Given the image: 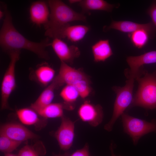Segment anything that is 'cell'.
I'll list each match as a JSON object with an SVG mask.
<instances>
[{
    "mask_svg": "<svg viewBox=\"0 0 156 156\" xmlns=\"http://www.w3.org/2000/svg\"><path fill=\"white\" fill-rule=\"evenodd\" d=\"M4 156H18V155H17L15 154H14L11 153H7L5 154Z\"/></svg>",
    "mask_w": 156,
    "mask_h": 156,
    "instance_id": "obj_32",
    "label": "cell"
},
{
    "mask_svg": "<svg viewBox=\"0 0 156 156\" xmlns=\"http://www.w3.org/2000/svg\"><path fill=\"white\" fill-rule=\"evenodd\" d=\"M94 61L104 62L111 57L113 53L108 40H100L91 47Z\"/></svg>",
    "mask_w": 156,
    "mask_h": 156,
    "instance_id": "obj_17",
    "label": "cell"
},
{
    "mask_svg": "<svg viewBox=\"0 0 156 156\" xmlns=\"http://www.w3.org/2000/svg\"><path fill=\"white\" fill-rule=\"evenodd\" d=\"M60 125L54 133L60 149L67 151L71 147L75 136V122L64 116Z\"/></svg>",
    "mask_w": 156,
    "mask_h": 156,
    "instance_id": "obj_9",
    "label": "cell"
},
{
    "mask_svg": "<svg viewBox=\"0 0 156 156\" xmlns=\"http://www.w3.org/2000/svg\"><path fill=\"white\" fill-rule=\"evenodd\" d=\"M79 0H69V2L70 4H73L75 3H78Z\"/></svg>",
    "mask_w": 156,
    "mask_h": 156,
    "instance_id": "obj_31",
    "label": "cell"
},
{
    "mask_svg": "<svg viewBox=\"0 0 156 156\" xmlns=\"http://www.w3.org/2000/svg\"><path fill=\"white\" fill-rule=\"evenodd\" d=\"M126 61L130 69L125 71V76L136 80L144 74L145 71L143 69L144 65L156 63V51H149L139 56H129Z\"/></svg>",
    "mask_w": 156,
    "mask_h": 156,
    "instance_id": "obj_7",
    "label": "cell"
},
{
    "mask_svg": "<svg viewBox=\"0 0 156 156\" xmlns=\"http://www.w3.org/2000/svg\"><path fill=\"white\" fill-rule=\"evenodd\" d=\"M127 77V80L124 86H114L112 88L116 96L114 104L112 118L104 127V129L108 131L112 130L116 120L132 103L133 98V89L135 79L130 77Z\"/></svg>",
    "mask_w": 156,
    "mask_h": 156,
    "instance_id": "obj_4",
    "label": "cell"
},
{
    "mask_svg": "<svg viewBox=\"0 0 156 156\" xmlns=\"http://www.w3.org/2000/svg\"><path fill=\"white\" fill-rule=\"evenodd\" d=\"M113 29L124 33H132L138 30L144 29L155 34L156 28L152 22L141 24L129 21H113L106 29Z\"/></svg>",
    "mask_w": 156,
    "mask_h": 156,
    "instance_id": "obj_14",
    "label": "cell"
},
{
    "mask_svg": "<svg viewBox=\"0 0 156 156\" xmlns=\"http://www.w3.org/2000/svg\"><path fill=\"white\" fill-rule=\"evenodd\" d=\"M69 156H90L88 144L86 143L83 148L77 150Z\"/></svg>",
    "mask_w": 156,
    "mask_h": 156,
    "instance_id": "obj_28",
    "label": "cell"
},
{
    "mask_svg": "<svg viewBox=\"0 0 156 156\" xmlns=\"http://www.w3.org/2000/svg\"><path fill=\"white\" fill-rule=\"evenodd\" d=\"M63 85L56 76L36 101L31 104L30 108L35 110L51 103L54 98L55 90Z\"/></svg>",
    "mask_w": 156,
    "mask_h": 156,
    "instance_id": "obj_15",
    "label": "cell"
},
{
    "mask_svg": "<svg viewBox=\"0 0 156 156\" xmlns=\"http://www.w3.org/2000/svg\"><path fill=\"white\" fill-rule=\"evenodd\" d=\"M83 12L91 10H101L110 12L115 5L103 0H79L78 3Z\"/></svg>",
    "mask_w": 156,
    "mask_h": 156,
    "instance_id": "obj_18",
    "label": "cell"
},
{
    "mask_svg": "<svg viewBox=\"0 0 156 156\" xmlns=\"http://www.w3.org/2000/svg\"><path fill=\"white\" fill-rule=\"evenodd\" d=\"M154 34L146 30L141 29L129 34L128 36L133 45L141 49L146 44L149 39Z\"/></svg>",
    "mask_w": 156,
    "mask_h": 156,
    "instance_id": "obj_22",
    "label": "cell"
},
{
    "mask_svg": "<svg viewBox=\"0 0 156 156\" xmlns=\"http://www.w3.org/2000/svg\"><path fill=\"white\" fill-rule=\"evenodd\" d=\"M60 96L64 101V103L73 109L74 108L73 104L79 95L74 86L71 85H66L61 90Z\"/></svg>",
    "mask_w": 156,
    "mask_h": 156,
    "instance_id": "obj_23",
    "label": "cell"
},
{
    "mask_svg": "<svg viewBox=\"0 0 156 156\" xmlns=\"http://www.w3.org/2000/svg\"><path fill=\"white\" fill-rule=\"evenodd\" d=\"M4 15H5L4 12H3L2 11L0 10V18H2Z\"/></svg>",
    "mask_w": 156,
    "mask_h": 156,
    "instance_id": "obj_33",
    "label": "cell"
},
{
    "mask_svg": "<svg viewBox=\"0 0 156 156\" xmlns=\"http://www.w3.org/2000/svg\"><path fill=\"white\" fill-rule=\"evenodd\" d=\"M17 116L20 121L27 125H34L40 120L38 114L31 108L20 109L16 111Z\"/></svg>",
    "mask_w": 156,
    "mask_h": 156,
    "instance_id": "obj_21",
    "label": "cell"
},
{
    "mask_svg": "<svg viewBox=\"0 0 156 156\" xmlns=\"http://www.w3.org/2000/svg\"><path fill=\"white\" fill-rule=\"evenodd\" d=\"M0 134L21 142L38 137V135L23 125L15 123H8L2 125L0 127Z\"/></svg>",
    "mask_w": 156,
    "mask_h": 156,
    "instance_id": "obj_11",
    "label": "cell"
},
{
    "mask_svg": "<svg viewBox=\"0 0 156 156\" xmlns=\"http://www.w3.org/2000/svg\"><path fill=\"white\" fill-rule=\"evenodd\" d=\"M55 74V70L47 64L38 66L34 71V75L37 81L44 86L48 85L54 79Z\"/></svg>",
    "mask_w": 156,
    "mask_h": 156,
    "instance_id": "obj_20",
    "label": "cell"
},
{
    "mask_svg": "<svg viewBox=\"0 0 156 156\" xmlns=\"http://www.w3.org/2000/svg\"><path fill=\"white\" fill-rule=\"evenodd\" d=\"M147 13L150 16L152 23L156 28V1L153 2L147 11Z\"/></svg>",
    "mask_w": 156,
    "mask_h": 156,
    "instance_id": "obj_27",
    "label": "cell"
},
{
    "mask_svg": "<svg viewBox=\"0 0 156 156\" xmlns=\"http://www.w3.org/2000/svg\"><path fill=\"white\" fill-rule=\"evenodd\" d=\"M48 2L50 12L49 21L44 25L46 36L70 22L86 21L83 14L77 12L61 1L50 0Z\"/></svg>",
    "mask_w": 156,
    "mask_h": 156,
    "instance_id": "obj_2",
    "label": "cell"
},
{
    "mask_svg": "<svg viewBox=\"0 0 156 156\" xmlns=\"http://www.w3.org/2000/svg\"><path fill=\"white\" fill-rule=\"evenodd\" d=\"M48 5L44 1H37L31 5L29 10L30 18L31 21L38 25H44L49 20L50 12Z\"/></svg>",
    "mask_w": 156,
    "mask_h": 156,
    "instance_id": "obj_16",
    "label": "cell"
},
{
    "mask_svg": "<svg viewBox=\"0 0 156 156\" xmlns=\"http://www.w3.org/2000/svg\"><path fill=\"white\" fill-rule=\"evenodd\" d=\"M90 79H84L79 81L72 85L74 86L78 92L79 96L84 99L89 96L91 92Z\"/></svg>",
    "mask_w": 156,
    "mask_h": 156,
    "instance_id": "obj_25",
    "label": "cell"
},
{
    "mask_svg": "<svg viewBox=\"0 0 156 156\" xmlns=\"http://www.w3.org/2000/svg\"><path fill=\"white\" fill-rule=\"evenodd\" d=\"M90 29L87 26L66 25L49 34L47 37L53 39L66 38L73 42L81 40Z\"/></svg>",
    "mask_w": 156,
    "mask_h": 156,
    "instance_id": "obj_8",
    "label": "cell"
},
{
    "mask_svg": "<svg viewBox=\"0 0 156 156\" xmlns=\"http://www.w3.org/2000/svg\"><path fill=\"white\" fill-rule=\"evenodd\" d=\"M121 116L124 131L131 138L134 145L144 135L151 132L156 133V119L148 122L124 113Z\"/></svg>",
    "mask_w": 156,
    "mask_h": 156,
    "instance_id": "obj_5",
    "label": "cell"
},
{
    "mask_svg": "<svg viewBox=\"0 0 156 156\" xmlns=\"http://www.w3.org/2000/svg\"><path fill=\"white\" fill-rule=\"evenodd\" d=\"M78 114L83 122L92 127H96L102 122L103 117V108L99 104L94 105L86 101L79 108Z\"/></svg>",
    "mask_w": 156,
    "mask_h": 156,
    "instance_id": "obj_10",
    "label": "cell"
},
{
    "mask_svg": "<svg viewBox=\"0 0 156 156\" xmlns=\"http://www.w3.org/2000/svg\"><path fill=\"white\" fill-rule=\"evenodd\" d=\"M57 76L64 84L66 85H73L82 80L90 79L82 71L73 68L63 62H61L59 73Z\"/></svg>",
    "mask_w": 156,
    "mask_h": 156,
    "instance_id": "obj_13",
    "label": "cell"
},
{
    "mask_svg": "<svg viewBox=\"0 0 156 156\" xmlns=\"http://www.w3.org/2000/svg\"><path fill=\"white\" fill-rule=\"evenodd\" d=\"M21 143L0 134V150L5 154L11 153L15 150Z\"/></svg>",
    "mask_w": 156,
    "mask_h": 156,
    "instance_id": "obj_24",
    "label": "cell"
},
{
    "mask_svg": "<svg viewBox=\"0 0 156 156\" xmlns=\"http://www.w3.org/2000/svg\"><path fill=\"white\" fill-rule=\"evenodd\" d=\"M18 156H39L35 149L29 145H26L20 150Z\"/></svg>",
    "mask_w": 156,
    "mask_h": 156,
    "instance_id": "obj_26",
    "label": "cell"
},
{
    "mask_svg": "<svg viewBox=\"0 0 156 156\" xmlns=\"http://www.w3.org/2000/svg\"><path fill=\"white\" fill-rule=\"evenodd\" d=\"M70 155V153L68 151L62 154L56 155L55 156H69Z\"/></svg>",
    "mask_w": 156,
    "mask_h": 156,
    "instance_id": "obj_30",
    "label": "cell"
},
{
    "mask_svg": "<svg viewBox=\"0 0 156 156\" xmlns=\"http://www.w3.org/2000/svg\"><path fill=\"white\" fill-rule=\"evenodd\" d=\"M10 61L4 73L1 86V109H10L8 105L9 98L16 86L15 66L20 58V50L8 52Z\"/></svg>",
    "mask_w": 156,
    "mask_h": 156,
    "instance_id": "obj_6",
    "label": "cell"
},
{
    "mask_svg": "<svg viewBox=\"0 0 156 156\" xmlns=\"http://www.w3.org/2000/svg\"><path fill=\"white\" fill-rule=\"evenodd\" d=\"M136 79L138 83L131 106H139L147 109H156V71Z\"/></svg>",
    "mask_w": 156,
    "mask_h": 156,
    "instance_id": "obj_3",
    "label": "cell"
},
{
    "mask_svg": "<svg viewBox=\"0 0 156 156\" xmlns=\"http://www.w3.org/2000/svg\"><path fill=\"white\" fill-rule=\"evenodd\" d=\"M5 17L0 31V44L1 48L8 52L25 49L31 51L39 57L45 60L49 58L46 48L50 45L48 38L39 42L28 40L14 27L10 13L4 5Z\"/></svg>",
    "mask_w": 156,
    "mask_h": 156,
    "instance_id": "obj_1",
    "label": "cell"
},
{
    "mask_svg": "<svg viewBox=\"0 0 156 156\" xmlns=\"http://www.w3.org/2000/svg\"><path fill=\"white\" fill-rule=\"evenodd\" d=\"M113 145L112 144H111L110 147V150L111 151V156H120V155L119 156H116V155H115L114 153V151H113Z\"/></svg>",
    "mask_w": 156,
    "mask_h": 156,
    "instance_id": "obj_29",
    "label": "cell"
},
{
    "mask_svg": "<svg viewBox=\"0 0 156 156\" xmlns=\"http://www.w3.org/2000/svg\"><path fill=\"white\" fill-rule=\"evenodd\" d=\"M63 103H52L35 110L39 115L45 118H55L63 116Z\"/></svg>",
    "mask_w": 156,
    "mask_h": 156,
    "instance_id": "obj_19",
    "label": "cell"
},
{
    "mask_svg": "<svg viewBox=\"0 0 156 156\" xmlns=\"http://www.w3.org/2000/svg\"><path fill=\"white\" fill-rule=\"evenodd\" d=\"M61 62L72 64L80 54L79 48L74 45H68L61 39H53L50 45Z\"/></svg>",
    "mask_w": 156,
    "mask_h": 156,
    "instance_id": "obj_12",
    "label": "cell"
}]
</instances>
